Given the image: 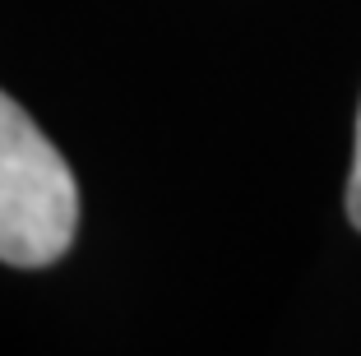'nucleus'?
I'll use <instances>...</instances> for the list:
<instances>
[{"label":"nucleus","instance_id":"nucleus-2","mask_svg":"<svg viewBox=\"0 0 361 356\" xmlns=\"http://www.w3.org/2000/svg\"><path fill=\"white\" fill-rule=\"evenodd\" d=\"M348 218L361 227V106H357V144H352V176H348Z\"/></svg>","mask_w":361,"mask_h":356},{"label":"nucleus","instance_id":"nucleus-1","mask_svg":"<svg viewBox=\"0 0 361 356\" xmlns=\"http://www.w3.org/2000/svg\"><path fill=\"white\" fill-rule=\"evenodd\" d=\"M79 190L56 144L10 93H0V259L47 269L75 245Z\"/></svg>","mask_w":361,"mask_h":356}]
</instances>
